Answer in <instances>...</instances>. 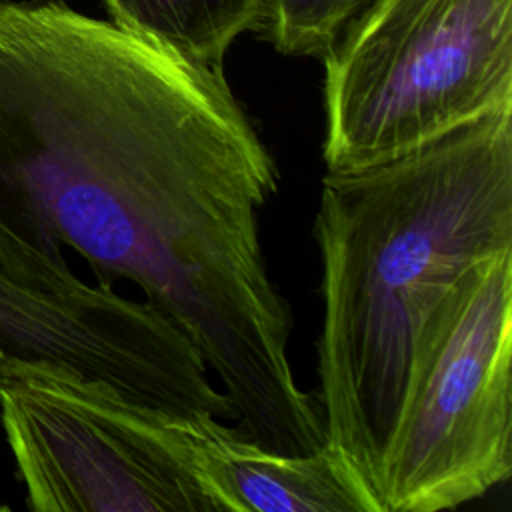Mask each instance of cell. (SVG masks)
<instances>
[{
  "mask_svg": "<svg viewBox=\"0 0 512 512\" xmlns=\"http://www.w3.org/2000/svg\"><path fill=\"white\" fill-rule=\"evenodd\" d=\"M278 184L224 72L62 0H0V200L100 286L134 284L178 326L244 438L304 454L326 432L262 250Z\"/></svg>",
  "mask_w": 512,
  "mask_h": 512,
  "instance_id": "1",
  "label": "cell"
},
{
  "mask_svg": "<svg viewBox=\"0 0 512 512\" xmlns=\"http://www.w3.org/2000/svg\"><path fill=\"white\" fill-rule=\"evenodd\" d=\"M318 406L378 508V484L426 322L476 262L512 252V110L408 154L326 172Z\"/></svg>",
  "mask_w": 512,
  "mask_h": 512,
  "instance_id": "2",
  "label": "cell"
},
{
  "mask_svg": "<svg viewBox=\"0 0 512 512\" xmlns=\"http://www.w3.org/2000/svg\"><path fill=\"white\" fill-rule=\"evenodd\" d=\"M328 172L512 110V0H370L324 52Z\"/></svg>",
  "mask_w": 512,
  "mask_h": 512,
  "instance_id": "3",
  "label": "cell"
},
{
  "mask_svg": "<svg viewBox=\"0 0 512 512\" xmlns=\"http://www.w3.org/2000/svg\"><path fill=\"white\" fill-rule=\"evenodd\" d=\"M76 370L4 358L0 424L34 512H222L196 426Z\"/></svg>",
  "mask_w": 512,
  "mask_h": 512,
  "instance_id": "4",
  "label": "cell"
},
{
  "mask_svg": "<svg viewBox=\"0 0 512 512\" xmlns=\"http://www.w3.org/2000/svg\"><path fill=\"white\" fill-rule=\"evenodd\" d=\"M512 252L476 262L422 332L378 484L380 512L476 500L512 472Z\"/></svg>",
  "mask_w": 512,
  "mask_h": 512,
  "instance_id": "5",
  "label": "cell"
},
{
  "mask_svg": "<svg viewBox=\"0 0 512 512\" xmlns=\"http://www.w3.org/2000/svg\"><path fill=\"white\" fill-rule=\"evenodd\" d=\"M0 348L182 416L234 418L196 346L148 302L84 282L0 200Z\"/></svg>",
  "mask_w": 512,
  "mask_h": 512,
  "instance_id": "6",
  "label": "cell"
},
{
  "mask_svg": "<svg viewBox=\"0 0 512 512\" xmlns=\"http://www.w3.org/2000/svg\"><path fill=\"white\" fill-rule=\"evenodd\" d=\"M196 454L222 512H378L344 454L328 442L304 454L274 452L204 416Z\"/></svg>",
  "mask_w": 512,
  "mask_h": 512,
  "instance_id": "7",
  "label": "cell"
},
{
  "mask_svg": "<svg viewBox=\"0 0 512 512\" xmlns=\"http://www.w3.org/2000/svg\"><path fill=\"white\" fill-rule=\"evenodd\" d=\"M112 22L214 72L232 42L260 30L264 0H104Z\"/></svg>",
  "mask_w": 512,
  "mask_h": 512,
  "instance_id": "8",
  "label": "cell"
},
{
  "mask_svg": "<svg viewBox=\"0 0 512 512\" xmlns=\"http://www.w3.org/2000/svg\"><path fill=\"white\" fill-rule=\"evenodd\" d=\"M370 0H264L260 32L288 56H324Z\"/></svg>",
  "mask_w": 512,
  "mask_h": 512,
  "instance_id": "9",
  "label": "cell"
},
{
  "mask_svg": "<svg viewBox=\"0 0 512 512\" xmlns=\"http://www.w3.org/2000/svg\"><path fill=\"white\" fill-rule=\"evenodd\" d=\"M6 356H4V352H2V348H0V366H2V360H4ZM0 510H6V506H0Z\"/></svg>",
  "mask_w": 512,
  "mask_h": 512,
  "instance_id": "10",
  "label": "cell"
}]
</instances>
